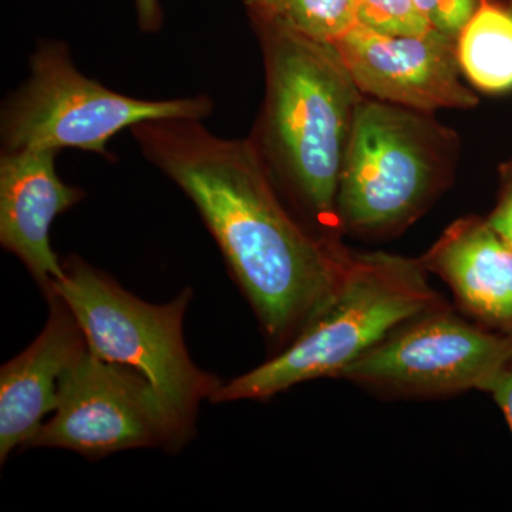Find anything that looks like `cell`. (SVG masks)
<instances>
[{"mask_svg": "<svg viewBox=\"0 0 512 512\" xmlns=\"http://www.w3.org/2000/svg\"><path fill=\"white\" fill-rule=\"evenodd\" d=\"M485 393L491 394L495 403L504 413L505 420L512 433V356L497 373V376L488 384Z\"/></svg>", "mask_w": 512, "mask_h": 512, "instance_id": "obj_18", "label": "cell"}, {"mask_svg": "<svg viewBox=\"0 0 512 512\" xmlns=\"http://www.w3.org/2000/svg\"><path fill=\"white\" fill-rule=\"evenodd\" d=\"M130 131L148 163L200 212L266 336L292 342L332 298L352 251L299 220L248 137H218L188 119Z\"/></svg>", "mask_w": 512, "mask_h": 512, "instance_id": "obj_1", "label": "cell"}, {"mask_svg": "<svg viewBox=\"0 0 512 512\" xmlns=\"http://www.w3.org/2000/svg\"><path fill=\"white\" fill-rule=\"evenodd\" d=\"M137 18L140 29L154 33L163 26V10L158 0H136Z\"/></svg>", "mask_w": 512, "mask_h": 512, "instance_id": "obj_19", "label": "cell"}, {"mask_svg": "<svg viewBox=\"0 0 512 512\" xmlns=\"http://www.w3.org/2000/svg\"><path fill=\"white\" fill-rule=\"evenodd\" d=\"M511 356L512 335L467 320L443 302L404 320L339 379L392 397L485 393Z\"/></svg>", "mask_w": 512, "mask_h": 512, "instance_id": "obj_7", "label": "cell"}, {"mask_svg": "<svg viewBox=\"0 0 512 512\" xmlns=\"http://www.w3.org/2000/svg\"><path fill=\"white\" fill-rule=\"evenodd\" d=\"M63 268V278L50 292L67 303L94 355L147 377L180 450L194 433L200 403L211 400L222 384L195 366L185 348L183 320L191 289H184L174 301L153 305L79 256L64 259Z\"/></svg>", "mask_w": 512, "mask_h": 512, "instance_id": "obj_5", "label": "cell"}, {"mask_svg": "<svg viewBox=\"0 0 512 512\" xmlns=\"http://www.w3.org/2000/svg\"><path fill=\"white\" fill-rule=\"evenodd\" d=\"M245 9L329 43H335L359 25L355 0H245Z\"/></svg>", "mask_w": 512, "mask_h": 512, "instance_id": "obj_14", "label": "cell"}, {"mask_svg": "<svg viewBox=\"0 0 512 512\" xmlns=\"http://www.w3.org/2000/svg\"><path fill=\"white\" fill-rule=\"evenodd\" d=\"M29 77L3 101L2 153L77 148L109 158L116 134L154 120L204 121L210 96L146 100L114 92L77 69L66 43L42 40L30 56Z\"/></svg>", "mask_w": 512, "mask_h": 512, "instance_id": "obj_6", "label": "cell"}, {"mask_svg": "<svg viewBox=\"0 0 512 512\" xmlns=\"http://www.w3.org/2000/svg\"><path fill=\"white\" fill-rule=\"evenodd\" d=\"M262 53L265 96L249 141L286 204L320 237L342 238L336 197L357 89L335 43L247 10Z\"/></svg>", "mask_w": 512, "mask_h": 512, "instance_id": "obj_2", "label": "cell"}, {"mask_svg": "<svg viewBox=\"0 0 512 512\" xmlns=\"http://www.w3.org/2000/svg\"><path fill=\"white\" fill-rule=\"evenodd\" d=\"M357 23L389 36L424 35L431 26L414 0H355Z\"/></svg>", "mask_w": 512, "mask_h": 512, "instance_id": "obj_15", "label": "cell"}, {"mask_svg": "<svg viewBox=\"0 0 512 512\" xmlns=\"http://www.w3.org/2000/svg\"><path fill=\"white\" fill-rule=\"evenodd\" d=\"M443 302L420 258L352 251L332 298L291 345L264 365L222 383L211 402L265 400L296 384L339 379L404 320Z\"/></svg>", "mask_w": 512, "mask_h": 512, "instance_id": "obj_4", "label": "cell"}, {"mask_svg": "<svg viewBox=\"0 0 512 512\" xmlns=\"http://www.w3.org/2000/svg\"><path fill=\"white\" fill-rule=\"evenodd\" d=\"M49 319L35 342L0 370V461L25 447L55 412L60 379L89 350L86 335L67 303L46 295Z\"/></svg>", "mask_w": 512, "mask_h": 512, "instance_id": "obj_11", "label": "cell"}, {"mask_svg": "<svg viewBox=\"0 0 512 512\" xmlns=\"http://www.w3.org/2000/svg\"><path fill=\"white\" fill-rule=\"evenodd\" d=\"M457 59L477 92H512V0H483L457 37Z\"/></svg>", "mask_w": 512, "mask_h": 512, "instance_id": "obj_13", "label": "cell"}, {"mask_svg": "<svg viewBox=\"0 0 512 512\" xmlns=\"http://www.w3.org/2000/svg\"><path fill=\"white\" fill-rule=\"evenodd\" d=\"M57 153L20 150L0 156V244L18 256L45 295L64 275L50 244V228L84 198L79 187L57 174Z\"/></svg>", "mask_w": 512, "mask_h": 512, "instance_id": "obj_10", "label": "cell"}, {"mask_svg": "<svg viewBox=\"0 0 512 512\" xmlns=\"http://www.w3.org/2000/svg\"><path fill=\"white\" fill-rule=\"evenodd\" d=\"M460 156V136L436 114L363 96L340 170V232L399 237L453 185Z\"/></svg>", "mask_w": 512, "mask_h": 512, "instance_id": "obj_3", "label": "cell"}, {"mask_svg": "<svg viewBox=\"0 0 512 512\" xmlns=\"http://www.w3.org/2000/svg\"><path fill=\"white\" fill-rule=\"evenodd\" d=\"M177 450L156 390L131 367L86 353L59 383L53 416L25 448H63L90 460L134 450Z\"/></svg>", "mask_w": 512, "mask_h": 512, "instance_id": "obj_8", "label": "cell"}, {"mask_svg": "<svg viewBox=\"0 0 512 512\" xmlns=\"http://www.w3.org/2000/svg\"><path fill=\"white\" fill-rule=\"evenodd\" d=\"M483 0H414L436 32L457 40Z\"/></svg>", "mask_w": 512, "mask_h": 512, "instance_id": "obj_16", "label": "cell"}, {"mask_svg": "<svg viewBox=\"0 0 512 512\" xmlns=\"http://www.w3.org/2000/svg\"><path fill=\"white\" fill-rule=\"evenodd\" d=\"M335 46L363 96L434 114L480 104L461 73L457 40L436 30L389 36L357 25Z\"/></svg>", "mask_w": 512, "mask_h": 512, "instance_id": "obj_9", "label": "cell"}, {"mask_svg": "<svg viewBox=\"0 0 512 512\" xmlns=\"http://www.w3.org/2000/svg\"><path fill=\"white\" fill-rule=\"evenodd\" d=\"M497 201L487 221L503 237L512 242V151L510 157L498 168Z\"/></svg>", "mask_w": 512, "mask_h": 512, "instance_id": "obj_17", "label": "cell"}, {"mask_svg": "<svg viewBox=\"0 0 512 512\" xmlns=\"http://www.w3.org/2000/svg\"><path fill=\"white\" fill-rule=\"evenodd\" d=\"M420 261L451 289L468 318L512 335V242L487 218L467 215L451 222Z\"/></svg>", "mask_w": 512, "mask_h": 512, "instance_id": "obj_12", "label": "cell"}]
</instances>
